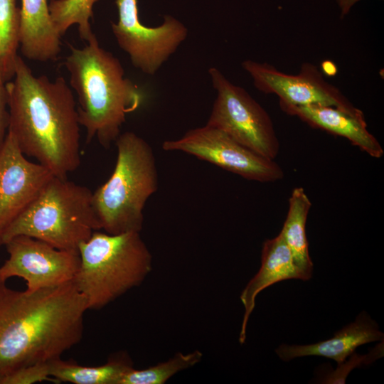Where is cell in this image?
Segmentation results:
<instances>
[{
  "label": "cell",
  "instance_id": "8fae6325",
  "mask_svg": "<svg viewBox=\"0 0 384 384\" xmlns=\"http://www.w3.org/2000/svg\"><path fill=\"white\" fill-rule=\"evenodd\" d=\"M4 246L9 258L0 267V281L22 278L29 292L71 282L80 267L78 251L59 250L29 236H16Z\"/></svg>",
  "mask_w": 384,
  "mask_h": 384
},
{
  "label": "cell",
  "instance_id": "6da1fadb",
  "mask_svg": "<svg viewBox=\"0 0 384 384\" xmlns=\"http://www.w3.org/2000/svg\"><path fill=\"white\" fill-rule=\"evenodd\" d=\"M0 281V384L27 366L61 358L84 331L86 300L73 281L34 292Z\"/></svg>",
  "mask_w": 384,
  "mask_h": 384
},
{
  "label": "cell",
  "instance_id": "5bb4252c",
  "mask_svg": "<svg viewBox=\"0 0 384 384\" xmlns=\"http://www.w3.org/2000/svg\"><path fill=\"white\" fill-rule=\"evenodd\" d=\"M383 339V333L379 331L377 324L366 312H362L353 323L346 326L328 340L302 346L282 344L276 349V353L285 361L318 356L341 364L357 347Z\"/></svg>",
  "mask_w": 384,
  "mask_h": 384
},
{
  "label": "cell",
  "instance_id": "30bf717a",
  "mask_svg": "<svg viewBox=\"0 0 384 384\" xmlns=\"http://www.w3.org/2000/svg\"><path fill=\"white\" fill-rule=\"evenodd\" d=\"M243 69L250 75L255 87L265 94H274L279 103L291 105H319L338 108L355 117L365 119L336 86L328 82L314 64L304 63L297 74H287L267 63L245 60Z\"/></svg>",
  "mask_w": 384,
  "mask_h": 384
},
{
  "label": "cell",
  "instance_id": "7a4b0ae2",
  "mask_svg": "<svg viewBox=\"0 0 384 384\" xmlns=\"http://www.w3.org/2000/svg\"><path fill=\"white\" fill-rule=\"evenodd\" d=\"M8 131L21 151L66 178L80 164V123L71 89L63 78L36 76L18 55L12 80L6 82Z\"/></svg>",
  "mask_w": 384,
  "mask_h": 384
},
{
  "label": "cell",
  "instance_id": "603a6c76",
  "mask_svg": "<svg viewBox=\"0 0 384 384\" xmlns=\"http://www.w3.org/2000/svg\"><path fill=\"white\" fill-rule=\"evenodd\" d=\"M8 127L9 109L6 82L0 77V145L5 139Z\"/></svg>",
  "mask_w": 384,
  "mask_h": 384
},
{
  "label": "cell",
  "instance_id": "2e32d148",
  "mask_svg": "<svg viewBox=\"0 0 384 384\" xmlns=\"http://www.w3.org/2000/svg\"><path fill=\"white\" fill-rule=\"evenodd\" d=\"M61 36L53 24L48 0H21L19 47L29 60H55L60 52Z\"/></svg>",
  "mask_w": 384,
  "mask_h": 384
},
{
  "label": "cell",
  "instance_id": "7402d4cb",
  "mask_svg": "<svg viewBox=\"0 0 384 384\" xmlns=\"http://www.w3.org/2000/svg\"><path fill=\"white\" fill-rule=\"evenodd\" d=\"M52 361L37 363L18 369L4 378L1 384H33L45 380L57 383L50 377Z\"/></svg>",
  "mask_w": 384,
  "mask_h": 384
},
{
  "label": "cell",
  "instance_id": "52a82bcc",
  "mask_svg": "<svg viewBox=\"0 0 384 384\" xmlns=\"http://www.w3.org/2000/svg\"><path fill=\"white\" fill-rule=\"evenodd\" d=\"M208 73L217 97L206 124L274 160L279 154V142L269 114L244 88L232 83L218 69L210 68Z\"/></svg>",
  "mask_w": 384,
  "mask_h": 384
},
{
  "label": "cell",
  "instance_id": "ac0fdd59",
  "mask_svg": "<svg viewBox=\"0 0 384 384\" xmlns=\"http://www.w3.org/2000/svg\"><path fill=\"white\" fill-rule=\"evenodd\" d=\"M133 368L124 353L116 355L98 366H84L60 358L51 361L50 377L58 383L74 384H120L124 375Z\"/></svg>",
  "mask_w": 384,
  "mask_h": 384
},
{
  "label": "cell",
  "instance_id": "7c38bea8",
  "mask_svg": "<svg viewBox=\"0 0 384 384\" xmlns=\"http://www.w3.org/2000/svg\"><path fill=\"white\" fill-rule=\"evenodd\" d=\"M53 176L47 168L28 160L7 132L0 145V246L7 228Z\"/></svg>",
  "mask_w": 384,
  "mask_h": 384
},
{
  "label": "cell",
  "instance_id": "277c9868",
  "mask_svg": "<svg viewBox=\"0 0 384 384\" xmlns=\"http://www.w3.org/2000/svg\"><path fill=\"white\" fill-rule=\"evenodd\" d=\"M73 282L88 310H99L139 286L152 270V255L140 232L95 231L78 247Z\"/></svg>",
  "mask_w": 384,
  "mask_h": 384
},
{
  "label": "cell",
  "instance_id": "ba28073f",
  "mask_svg": "<svg viewBox=\"0 0 384 384\" xmlns=\"http://www.w3.org/2000/svg\"><path fill=\"white\" fill-rule=\"evenodd\" d=\"M115 4L118 21L112 22L111 28L117 44L134 68L154 75L186 40L188 28L169 15L160 26H146L139 21L137 0H116Z\"/></svg>",
  "mask_w": 384,
  "mask_h": 384
},
{
  "label": "cell",
  "instance_id": "d4e9b609",
  "mask_svg": "<svg viewBox=\"0 0 384 384\" xmlns=\"http://www.w3.org/2000/svg\"><path fill=\"white\" fill-rule=\"evenodd\" d=\"M359 1L361 0H337L341 10V18L346 16L351 9Z\"/></svg>",
  "mask_w": 384,
  "mask_h": 384
},
{
  "label": "cell",
  "instance_id": "3957f363",
  "mask_svg": "<svg viewBox=\"0 0 384 384\" xmlns=\"http://www.w3.org/2000/svg\"><path fill=\"white\" fill-rule=\"evenodd\" d=\"M65 66L78 95V121L87 142L96 138L108 148L120 134L127 115L144 102V91L124 77L119 59L100 46L95 34L82 48L70 45Z\"/></svg>",
  "mask_w": 384,
  "mask_h": 384
},
{
  "label": "cell",
  "instance_id": "d6986e66",
  "mask_svg": "<svg viewBox=\"0 0 384 384\" xmlns=\"http://www.w3.org/2000/svg\"><path fill=\"white\" fill-rule=\"evenodd\" d=\"M19 26L20 8L16 0H0V77L6 82L14 75Z\"/></svg>",
  "mask_w": 384,
  "mask_h": 384
},
{
  "label": "cell",
  "instance_id": "8992f818",
  "mask_svg": "<svg viewBox=\"0 0 384 384\" xmlns=\"http://www.w3.org/2000/svg\"><path fill=\"white\" fill-rule=\"evenodd\" d=\"M100 230L90 189L53 176L5 230L2 245L16 236L26 235L59 250L78 251L80 245Z\"/></svg>",
  "mask_w": 384,
  "mask_h": 384
},
{
  "label": "cell",
  "instance_id": "5b68a950",
  "mask_svg": "<svg viewBox=\"0 0 384 384\" xmlns=\"http://www.w3.org/2000/svg\"><path fill=\"white\" fill-rule=\"evenodd\" d=\"M117 156L108 180L92 192V205L100 230L109 234L141 232L143 210L158 189L154 151L143 138L132 132L115 141Z\"/></svg>",
  "mask_w": 384,
  "mask_h": 384
},
{
  "label": "cell",
  "instance_id": "cb8c5ba5",
  "mask_svg": "<svg viewBox=\"0 0 384 384\" xmlns=\"http://www.w3.org/2000/svg\"><path fill=\"white\" fill-rule=\"evenodd\" d=\"M321 71L326 76H335L338 72L336 65L330 60H325L321 64Z\"/></svg>",
  "mask_w": 384,
  "mask_h": 384
},
{
  "label": "cell",
  "instance_id": "9c48e42d",
  "mask_svg": "<svg viewBox=\"0 0 384 384\" xmlns=\"http://www.w3.org/2000/svg\"><path fill=\"white\" fill-rule=\"evenodd\" d=\"M162 149L182 151L248 180L274 182L284 176L280 166L244 146L225 132L206 124L188 130L178 139L166 140Z\"/></svg>",
  "mask_w": 384,
  "mask_h": 384
},
{
  "label": "cell",
  "instance_id": "4fadbf2b",
  "mask_svg": "<svg viewBox=\"0 0 384 384\" xmlns=\"http://www.w3.org/2000/svg\"><path fill=\"white\" fill-rule=\"evenodd\" d=\"M285 113L299 117L311 127L347 139L373 158H381L383 149L368 132L366 119H359L330 106L291 105L279 103Z\"/></svg>",
  "mask_w": 384,
  "mask_h": 384
},
{
  "label": "cell",
  "instance_id": "e0dca14e",
  "mask_svg": "<svg viewBox=\"0 0 384 384\" xmlns=\"http://www.w3.org/2000/svg\"><path fill=\"white\" fill-rule=\"evenodd\" d=\"M311 206V202L304 189L294 188L289 198L288 212L281 230L301 279L304 281L311 277L313 270L306 235V223Z\"/></svg>",
  "mask_w": 384,
  "mask_h": 384
},
{
  "label": "cell",
  "instance_id": "9a60e30c",
  "mask_svg": "<svg viewBox=\"0 0 384 384\" xmlns=\"http://www.w3.org/2000/svg\"><path fill=\"white\" fill-rule=\"evenodd\" d=\"M291 279H301V277L294 264L291 251L280 232L274 238L264 242L260 270L240 294V300L245 309L239 336V342L241 344L244 343L246 339L247 322L255 306L257 294L272 284Z\"/></svg>",
  "mask_w": 384,
  "mask_h": 384
},
{
  "label": "cell",
  "instance_id": "ffe728a7",
  "mask_svg": "<svg viewBox=\"0 0 384 384\" xmlns=\"http://www.w3.org/2000/svg\"><path fill=\"white\" fill-rule=\"evenodd\" d=\"M99 0H50L48 9L57 33L62 36L73 25L77 24L80 38L87 41L94 34L90 20L93 17V6Z\"/></svg>",
  "mask_w": 384,
  "mask_h": 384
},
{
  "label": "cell",
  "instance_id": "44dd1931",
  "mask_svg": "<svg viewBox=\"0 0 384 384\" xmlns=\"http://www.w3.org/2000/svg\"><path fill=\"white\" fill-rule=\"evenodd\" d=\"M203 358L200 351L177 353L166 361L145 369L132 368L122 378L120 384H164L176 373L198 364Z\"/></svg>",
  "mask_w": 384,
  "mask_h": 384
}]
</instances>
